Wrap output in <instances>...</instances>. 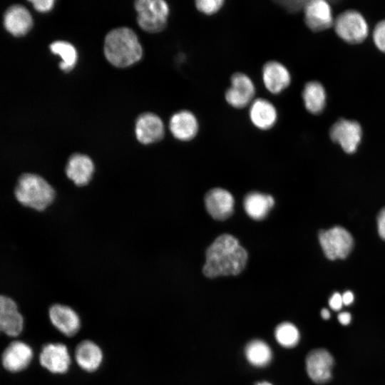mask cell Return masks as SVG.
Segmentation results:
<instances>
[{"mask_svg":"<svg viewBox=\"0 0 385 385\" xmlns=\"http://www.w3.org/2000/svg\"><path fill=\"white\" fill-rule=\"evenodd\" d=\"M4 22L6 29L16 36L26 34L33 24L30 13L21 5L9 7L4 14Z\"/></svg>","mask_w":385,"mask_h":385,"instance_id":"obj_22","label":"cell"},{"mask_svg":"<svg viewBox=\"0 0 385 385\" xmlns=\"http://www.w3.org/2000/svg\"><path fill=\"white\" fill-rule=\"evenodd\" d=\"M77 364L84 371L93 372L101 366L103 354L100 346L91 340L81 342L74 353Z\"/></svg>","mask_w":385,"mask_h":385,"instance_id":"obj_21","label":"cell"},{"mask_svg":"<svg viewBox=\"0 0 385 385\" xmlns=\"http://www.w3.org/2000/svg\"><path fill=\"white\" fill-rule=\"evenodd\" d=\"M223 0H197L195 6L198 11L206 16H212L219 12L224 6Z\"/></svg>","mask_w":385,"mask_h":385,"instance_id":"obj_28","label":"cell"},{"mask_svg":"<svg viewBox=\"0 0 385 385\" xmlns=\"http://www.w3.org/2000/svg\"><path fill=\"white\" fill-rule=\"evenodd\" d=\"M104 53L114 66L125 68L138 61L143 50L135 32L120 27L111 31L105 38Z\"/></svg>","mask_w":385,"mask_h":385,"instance_id":"obj_2","label":"cell"},{"mask_svg":"<svg viewBox=\"0 0 385 385\" xmlns=\"http://www.w3.org/2000/svg\"><path fill=\"white\" fill-rule=\"evenodd\" d=\"M31 2L33 4L35 9L41 12L50 11L54 4V1L53 0H32Z\"/></svg>","mask_w":385,"mask_h":385,"instance_id":"obj_31","label":"cell"},{"mask_svg":"<svg viewBox=\"0 0 385 385\" xmlns=\"http://www.w3.org/2000/svg\"><path fill=\"white\" fill-rule=\"evenodd\" d=\"M274 204L272 196L257 192L247 194L244 200V208L247 214L257 220L265 218Z\"/></svg>","mask_w":385,"mask_h":385,"instance_id":"obj_24","label":"cell"},{"mask_svg":"<svg viewBox=\"0 0 385 385\" xmlns=\"http://www.w3.org/2000/svg\"><path fill=\"white\" fill-rule=\"evenodd\" d=\"M205 203L207 212L217 220L227 219L234 210L233 196L220 188L209 190L205 197Z\"/></svg>","mask_w":385,"mask_h":385,"instance_id":"obj_15","label":"cell"},{"mask_svg":"<svg viewBox=\"0 0 385 385\" xmlns=\"http://www.w3.org/2000/svg\"><path fill=\"white\" fill-rule=\"evenodd\" d=\"M247 253L238 240L229 234L217 237L206 251L203 274L209 278L237 275L245 267Z\"/></svg>","mask_w":385,"mask_h":385,"instance_id":"obj_1","label":"cell"},{"mask_svg":"<svg viewBox=\"0 0 385 385\" xmlns=\"http://www.w3.org/2000/svg\"><path fill=\"white\" fill-rule=\"evenodd\" d=\"M249 118L252 124L258 130L266 131L272 129L277 123L278 111L270 101L255 98L249 106Z\"/></svg>","mask_w":385,"mask_h":385,"instance_id":"obj_14","label":"cell"},{"mask_svg":"<svg viewBox=\"0 0 385 385\" xmlns=\"http://www.w3.org/2000/svg\"><path fill=\"white\" fill-rule=\"evenodd\" d=\"M24 328V318L16 302L9 297L0 295V333L16 337Z\"/></svg>","mask_w":385,"mask_h":385,"instance_id":"obj_17","label":"cell"},{"mask_svg":"<svg viewBox=\"0 0 385 385\" xmlns=\"http://www.w3.org/2000/svg\"><path fill=\"white\" fill-rule=\"evenodd\" d=\"M138 25L145 31L156 33L167 25L169 6L163 0H138L135 2Z\"/></svg>","mask_w":385,"mask_h":385,"instance_id":"obj_4","label":"cell"},{"mask_svg":"<svg viewBox=\"0 0 385 385\" xmlns=\"http://www.w3.org/2000/svg\"><path fill=\"white\" fill-rule=\"evenodd\" d=\"M377 226L379 236L385 240V207L381 210L378 215Z\"/></svg>","mask_w":385,"mask_h":385,"instance_id":"obj_32","label":"cell"},{"mask_svg":"<svg viewBox=\"0 0 385 385\" xmlns=\"http://www.w3.org/2000/svg\"><path fill=\"white\" fill-rule=\"evenodd\" d=\"M319 240L325 256L331 260L346 258L353 247L351 234L339 226L320 231Z\"/></svg>","mask_w":385,"mask_h":385,"instance_id":"obj_5","label":"cell"},{"mask_svg":"<svg viewBox=\"0 0 385 385\" xmlns=\"http://www.w3.org/2000/svg\"><path fill=\"white\" fill-rule=\"evenodd\" d=\"M48 316L53 326L67 337L75 335L80 329L81 319L71 307L60 304L52 305Z\"/></svg>","mask_w":385,"mask_h":385,"instance_id":"obj_16","label":"cell"},{"mask_svg":"<svg viewBox=\"0 0 385 385\" xmlns=\"http://www.w3.org/2000/svg\"><path fill=\"white\" fill-rule=\"evenodd\" d=\"M302 98L306 110L314 115L320 114L326 105V92L319 82H307L302 90Z\"/></svg>","mask_w":385,"mask_h":385,"instance_id":"obj_23","label":"cell"},{"mask_svg":"<svg viewBox=\"0 0 385 385\" xmlns=\"http://www.w3.org/2000/svg\"><path fill=\"white\" fill-rule=\"evenodd\" d=\"M303 11L305 24L312 31H322L334 24L332 9L326 1H307Z\"/></svg>","mask_w":385,"mask_h":385,"instance_id":"obj_12","label":"cell"},{"mask_svg":"<svg viewBox=\"0 0 385 385\" xmlns=\"http://www.w3.org/2000/svg\"><path fill=\"white\" fill-rule=\"evenodd\" d=\"M256 385H272L270 383L267 381H262L257 384Z\"/></svg>","mask_w":385,"mask_h":385,"instance_id":"obj_37","label":"cell"},{"mask_svg":"<svg viewBox=\"0 0 385 385\" xmlns=\"http://www.w3.org/2000/svg\"><path fill=\"white\" fill-rule=\"evenodd\" d=\"M245 356L247 361L255 366H265L272 359L270 346L261 340H252L245 347Z\"/></svg>","mask_w":385,"mask_h":385,"instance_id":"obj_25","label":"cell"},{"mask_svg":"<svg viewBox=\"0 0 385 385\" xmlns=\"http://www.w3.org/2000/svg\"><path fill=\"white\" fill-rule=\"evenodd\" d=\"M14 192L20 203L36 210L46 209L55 197L52 186L42 177L33 173L20 176Z\"/></svg>","mask_w":385,"mask_h":385,"instance_id":"obj_3","label":"cell"},{"mask_svg":"<svg viewBox=\"0 0 385 385\" xmlns=\"http://www.w3.org/2000/svg\"><path fill=\"white\" fill-rule=\"evenodd\" d=\"M361 128L353 120L340 119L330 129V138L347 153H354L361 141Z\"/></svg>","mask_w":385,"mask_h":385,"instance_id":"obj_10","label":"cell"},{"mask_svg":"<svg viewBox=\"0 0 385 385\" xmlns=\"http://www.w3.org/2000/svg\"><path fill=\"white\" fill-rule=\"evenodd\" d=\"M335 31L344 41L349 43L362 42L368 34V26L362 15L349 10L339 15L334 21Z\"/></svg>","mask_w":385,"mask_h":385,"instance_id":"obj_7","label":"cell"},{"mask_svg":"<svg viewBox=\"0 0 385 385\" xmlns=\"http://www.w3.org/2000/svg\"><path fill=\"white\" fill-rule=\"evenodd\" d=\"M329 304L330 307L335 311H338L341 309L343 305L342 295L338 292H336L334 294H332V296L330 297L329 300Z\"/></svg>","mask_w":385,"mask_h":385,"instance_id":"obj_33","label":"cell"},{"mask_svg":"<svg viewBox=\"0 0 385 385\" xmlns=\"http://www.w3.org/2000/svg\"><path fill=\"white\" fill-rule=\"evenodd\" d=\"M169 128L176 139L181 141H190L197 135L200 124L197 118L192 112L182 110L172 115Z\"/></svg>","mask_w":385,"mask_h":385,"instance_id":"obj_18","label":"cell"},{"mask_svg":"<svg viewBox=\"0 0 385 385\" xmlns=\"http://www.w3.org/2000/svg\"><path fill=\"white\" fill-rule=\"evenodd\" d=\"M351 314L349 312H342L338 315L339 322L343 325H347L351 322Z\"/></svg>","mask_w":385,"mask_h":385,"instance_id":"obj_34","label":"cell"},{"mask_svg":"<svg viewBox=\"0 0 385 385\" xmlns=\"http://www.w3.org/2000/svg\"><path fill=\"white\" fill-rule=\"evenodd\" d=\"M307 1L304 0H288L277 1L276 3L283 7L287 12L295 14L304 10Z\"/></svg>","mask_w":385,"mask_h":385,"instance_id":"obj_30","label":"cell"},{"mask_svg":"<svg viewBox=\"0 0 385 385\" xmlns=\"http://www.w3.org/2000/svg\"><path fill=\"white\" fill-rule=\"evenodd\" d=\"M342 302L343 304L349 305L352 303L354 300V294L351 292L347 291L344 292L342 295Z\"/></svg>","mask_w":385,"mask_h":385,"instance_id":"obj_35","label":"cell"},{"mask_svg":"<svg viewBox=\"0 0 385 385\" xmlns=\"http://www.w3.org/2000/svg\"><path fill=\"white\" fill-rule=\"evenodd\" d=\"M334 359L323 349H314L306 358V369L309 378L315 383L324 384L332 378Z\"/></svg>","mask_w":385,"mask_h":385,"instance_id":"obj_11","label":"cell"},{"mask_svg":"<svg viewBox=\"0 0 385 385\" xmlns=\"http://www.w3.org/2000/svg\"><path fill=\"white\" fill-rule=\"evenodd\" d=\"M39 362L53 374H64L70 368L71 359L65 344L48 343L43 346L40 352Z\"/></svg>","mask_w":385,"mask_h":385,"instance_id":"obj_9","label":"cell"},{"mask_svg":"<svg viewBox=\"0 0 385 385\" xmlns=\"http://www.w3.org/2000/svg\"><path fill=\"white\" fill-rule=\"evenodd\" d=\"M321 316L323 319H328L330 317L329 311L326 308L322 309L321 311Z\"/></svg>","mask_w":385,"mask_h":385,"instance_id":"obj_36","label":"cell"},{"mask_svg":"<svg viewBox=\"0 0 385 385\" xmlns=\"http://www.w3.org/2000/svg\"><path fill=\"white\" fill-rule=\"evenodd\" d=\"M135 130L138 140L143 144L160 140L165 133L163 121L152 113L140 115L136 120Z\"/></svg>","mask_w":385,"mask_h":385,"instance_id":"obj_19","label":"cell"},{"mask_svg":"<svg viewBox=\"0 0 385 385\" xmlns=\"http://www.w3.org/2000/svg\"><path fill=\"white\" fill-rule=\"evenodd\" d=\"M274 334L277 342L281 346L287 348L294 346L299 339V333L297 328L289 322L279 324L275 329Z\"/></svg>","mask_w":385,"mask_h":385,"instance_id":"obj_27","label":"cell"},{"mask_svg":"<svg viewBox=\"0 0 385 385\" xmlns=\"http://www.w3.org/2000/svg\"><path fill=\"white\" fill-rule=\"evenodd\" d=\"M261 73L265 88L273 95L281 94L292 83L289 70L284 64L277 60H270L265 63Z\"/></svg>","mask_w":385,"mask_h":385,"instance_id":"obj_8","label":"cell"},{"mask_svg":"<svg viewBox=\"0 0 385 385\" xmlns=\"http://www.w3.org/2000/svg\"><path fill=\"white\" fill-rule=\"evenodd\" d=\"M373 38L377 48L385 53V20L377 24L373 33Z\"/></svg>","mask_w":385,"mask_h":385,"instance_id":"obj_29","label":"cell"},{"mask_svg":"<svg viewBox=\"0 0 385 385\" xmlns=\"http://www.w3.org/2000/svg\"><path fill=\"white\" fill-rule=\"evenodd\" d=\"M52 53L60 56L62 61L60 62V68L68 72L75 66L78 54L75 47L70 43L63 41H57L50 45Z\"/></svg>","mask_w":385,"mask_h":385,"instance_id":"obj_26","label":"cell"},{"mask_svg":"<svg viewBox=\"0 0 385 385\" xmlns=\"http://www.w3.org/2000/svg\"><path fill=\"white\" fill-rule=\"evenodd\" d=\"M34 357L32 348L22 341H14L4 349L1 363L6 370L16 373L25 369Z\"/></svg>","mask_w":385,"mask_h":385,"instance_id":"obj_13","label":"cell"},{"mask_svg":"<svg viewBox=\"0 0 385 385\" xmlns=\"http://www.w3.org/2000/svg\"><path fill=\"white\" fill-rule=\"evenodd\" d=\"M94 172V164L87 155L81 153L72 155L66 165V173L76 185L88 183Z\"/></svg>","mask_w":385,"mask_h":385,"instance_id":"obj_20","label":"cell"},{"mask_svg":"<svg viewBox=\"0 0 385 385\" xmlns=\"http://www.w3.org/2000/svg\"><path fill=\"white\" fill-rule=\"evenodd\" d=\"M256 86L246 73L235 72L230 78V86L225 91L226 103L233 108L242 109L249 106L255 99Z\"/></svg>","mask_w":385,"mask_h":385,"instance_id":"obj_6","label":"cell"}]
</instances>
